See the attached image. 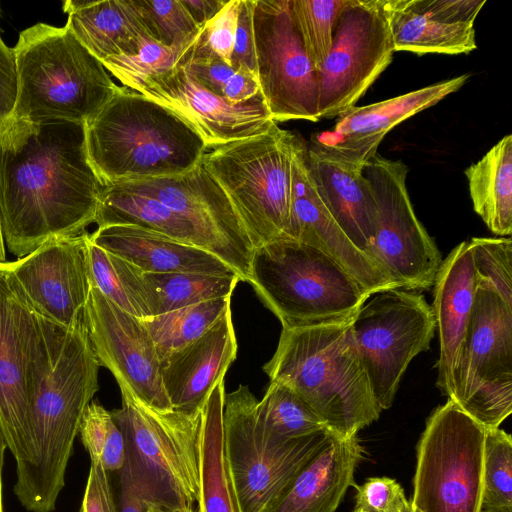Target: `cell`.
Returning a JSON list of instances; mask_svg holds the SVG:
<instances>
[{"mask_svg": "<svg viewBox=\"0 0 512 512\" xmlns=\"http://www.w3.org/2000/svg\"><path fill=\"white\" fill-rule=\"evenodd\" d=\"M103 188L87 157L83 123L12 118L0 130V228L12 255L84 233L95 223Z\"/></svg>", "mask_w": 512, "mask_h": 512, "instance_id": "cell-1", "label": "cell"}, {"mask_svg": "<svg viewBox=\"0 0 512 512\" xmlns=\"http://www.w3.org/2000/svg\"><path fill=\"white\" fill-rule=\"evenodd\" d=\"M99 368L85 323L68 330L33 397L30 458L16 465L14 493L29 512L55 509L82 417L99 389Z\"/></svg>", "mask_w": 512, "mask_h": 512, "instance_id": "cell-2", "label": "cell"}, {"mask_svg": "<svg viewBox=\"0 0 512 512\" xmlns=\"http://www.w3.org/2000/svg\"><path fill=\"white\" fill-rule=\"evenodd\" d=\"M352 318L282 328L263 366L270 382L293 390L341 438L356 436L382 411L356 348Z\"/></svg>", "mask_w": 512, "mask_h": 512, "instance_id": "cell-3", "label": "cell"}, {"mask_svg": "<svg viewBox=\"0 0 512 512\" xmlns=\"http://www.w3.org/2000/svg\"><path fill=\"white\" fill-rule=\"evenodd\" d=\"M84 126L87 157L104 186L182 174L208 149L179 116L124 86Z\"/></svg>", "mask_w": 512, "mask_h": 512, "instance_id": "cell-4", "label": "cell"}, {"mask_svg": "<svg viewBox=\"0 0 512 512\" xmlns=\"http://www.w3.org/2000/svg\"><path fill=\"white\" fill-rule=\"evenodd\" d=\"M13 51L14 119L85 124L121 88L66 26L36 23L20 32Z\"/></svg>", "mask_w": 512, "mask_h": 512, "instance_id": "cell-5", "label": "cell"}, {"mask_svg": "<svg viewBox=\"0 0 512 512\" xmlns=\"http://www.w3.org/2000/svg\"><path fill=\"white\" fill-rule=\"evenodd\" d=\"M122 394L111 411L124 439L120 478L147 505L193 509L199 494L202 408L160 411Z\"/></svg>", "mask_w": 512, "mask_h": 512, "instance_id": "cell-6", "label": "cell"}, {"mask_svg": "<svg viewBox=\"0 0 512 512\" xmlns=\"http://www.w3.org/2000/svg\"><path fill=\"white\" fill-rule=\"evenodd\" d=\"M248 282L282 328L351 318L370 296L329 255L291 238L253 249Z\"/></svg>", "mask_w": 512, "mask_h": 512, "instance_id": "cell-7", "label": "cell"}, {"mask_svg": "<svg viewBox=\"0 0 512 512\" xmlns=\"http://www.w3.org/2000/svg\"><path fill=\"white\" fill-rule=\"evenodd\" d=\"M295 137L275 122L203 156L204 168L228 196L254 248L289 238Z\"/></svg>", "mask_w": 512, "mask_h": 512, "instance_id": "cell-8", "label": "cell"}, {"mask_svg": "<svg viewBox=\"0 0 512 512\" xmlns=\"http://www.w3.org/2000/svg\"><path fill=\"white\" fill-rule=\"evenodd\" d=\"M66 332L33 309L8 263L0 264V422L16 465L30 458L31 404Z\"/></svg>", "mask_w": 512, "mask_h": 512, "instance_id": "cell-9", "label": "cell"}, {"mask_svg": "<svg viewBox=\"0 0 512 512\" xmlns=\"http://www.w3.org/2000/svg\"><path fill=\"white\" fill-rule=\"evenodd\" d=\"M257 403L247 385L224 399V455L238 512L268 508L331 432L289 441L271 437L257 422Z\"/></svg>", "mask_w": 512, "mask_h": 512, "instance_id": "cell-10", "label": "cell"}, {"mask_svg": "<svg viewBox=\"0 0 512 512\" xmlns=\"http://www.w3.org/2000/svg\"><path fill=\"white\" fill-rule=\"evenodd\" d=\"M486 428L455 402L427 419L417 445L410 504L418 512H479Z\"/></svg>", "mask_w": 512, "mask_h": 512, "instance_id": "cell-11", "label": "cell"}, {"mask_svg": "<svg viewBox=\"0 0 512 512\" xmlns=\"http://www.w3.org/2000/svg\"><path fill=\"white\" fill-rule=\"evenodd\" d=\"M351 327L374 398L386 410L411 360L430 347L436 331L432 306L420 293L382 290L362 304Z\"/></svg>", "mask_w": 512, "mask_h": 512, "instance_id": "cell-12", "label": "cell"}, {"mask_svg": "<svg viewBox=\"0 0 512 512\" xmlns=\"http://www.w3.org/2000/svg\"><path fill=\"white\" fill-rule=\"evenodd\" d=\"M450 400L486 429L512 412V306L486 286L476 285Z\"/></svg>", "mask_w": 512, "mask_h": 512, "instance_id": "cell-13", "label": "cell"}, {"mask_svg": "<svg viewBox=\"0 0 512 512\" xmlns=\"http://www.w3.org/2000/svg\"><path fill=\"white\" fill-rule=\"evenodd\" d=\"M363 174L377 205L376 227L369 257L396 288L427 290L442 263L434 240L418 220L406 185L408 167L401 160L376 153Z\"/></svg>", "mask_w": 512, "mask_h": 512, "instance_id": "cell-14", "label": "cell"}, {"mask_svg": "<svg viewBox=\"0 0 512 512\" xmlns=\"http://www.w3.org/2000/svg\"><path fill=\"white\" fill-rule=\"evenodd\" d=\"M395 52L387 0H347L319 70V116L343 115L364 96Z\"/></svg>", "mask_w": 512, "mask_h": 512, "instance_id": "cell-15", "label": "cell"}, {"mask_svg": "<svg viewBox=\"0 0 512 512\" xmlns=\"http://www.w3.org/2000/svg\"><path fill=\"white\" fill-rule=\"evenodd\" d=\"M257 81L274 122H318L319 72L310 62L290 10V0H254Z\"/></svg>", "mask_w": 512, "mask_h": 512, "instance_id": "cell-16", "label": "cell"}, {"mask_svg": "<svg viewBox=\"0 0 512 512\" xmlns=\"http://www.w3.org/2000/svg\"><path fill=\"white\" fill-rule=\"evenodd\" d=\"M118 184L154 197L181 215L193 228L200 248L248 282L254 247L228 196L202 161L179 175Z\"/></svg>", "mask_w": 512, "mask_h": 512, "instance_id": "cell-17", "label": "cell"}, {"mask_svg": "<svg viewBox=\"0 0 512 512\" xmlns=\"http://www.w3.org/2000/svg\"><path fill=\"white\" fill-rule=\"evenodd\" d=\"M86 330L100 366L116 379L121 393L155 410H172L161 360L143 321L91 287L84 313Z\"/></svg>", "mask_w": 512, "mask_h": 512, "instance_id": "cell-18", "label": "cell"}, {"mask_svg": "<svg viewBox=\"0 0 512 512\" xmlns=\"http://www.w3.org/2000/svg\"><path fill=\"white\" fill-rule=\"evenodd\" d=\"M88 233L55 238L32 253L7 262L33 309L72 330L84 322L91 289L86 243Z\"/></svg>", "mask_w": 512, "mask_h": 512, "instance_id": "cell-19", "label": "cell"}, {"mask_svg": "<svg viewBox=\"0 0 512 512\" xmlns=\"http://www.w3.org/2000/svg\"><path fill=\"white\" fill-rule=\"evenodd\" d=\"M137 92L184 120L207 148L254 136L275 123L260 93L245 102L230 103L196 82L180 65L149 78Z\"/></svg>", "mask_w": 512, "mask_h": 512, "instance_id": "cell-20", "label": "cell"}, {"mask_svg": "<svg viewBox=\"0 0 512 512\" xmlns=\"http://www.w3.org/2000/svg\"><path fill=\"white\" fill-rule=\"evenodd\" d=\"M377 150L337 140L312 141L306 152L308 169L320 198L350 241L368 256L377 205L363 169Z\"/></svg>", "mask_w": 512, "mask_h": 512, "instance_id": "cell-21", "label": "cell"}, {"mask_svg": "<svg viewBox=\"0 0 512 512\" xmlns=\"http://www.w3.org/2000/svg\"><path fill=\"white\" fill-rule=\"evenodd\" d=\"M306 152L307 143L296 135L292 158L289 238L322 250L370 295L395 289L388 275L350 241L328 211L310 175Z\"/></svg>", "mask_w": 512, "mask_h": 512, "instance_id": "cell-22", "label": "cell"}, {"mask_svg": "<svg viewBox=\"0 0 512 512\" xmlns=\"http://www.w3.org/2000/svg\"><path fill=\"white\" fill-rule=\"evenodd\" d=\"M237 341L231 309L201 337L161 361L162 380L172 408L201 409L235 360Z\"/></svg>", "mask_w": 512, "mask_h": 512, "instance_id": "cell-23", "label": "cell"}, {"mask_svg": "<svg viewBox=\"0 0 512 512\" xmlns=\"http://www.w3.org/2000/svg\"><path fill=\"white\" fill-rule=\"evenodd\" d=\"M433 313L439 337L437 387L451 399L475 298V274L469 242L442 260L434 283Z\"/></svg>", "mask_w": 512, "mask_h": 512, "instance_id": "cell-24", "label": "cell"}, {"mask_svg": "<svg viewBox=\"0 0 512 512\" xmlns=\"http://www.w3.org/2000/svg\"><path fill=\"white\" fill-rule=\"evenodd\" d=\"M357 435L329 433L323 445L301 467L278 498L263 512H335L363 458Z\"/></svg>", "mask_w": 512, "mask_h": 512, "instance_id": "cell-25", "label": "cell"}, {"mask_svg": "<svg viewBox=\"0 0 512 512\" xmlns=\"http://www.w3.org/2000/svg\"><path fill=\"white\" fill-rule=\"evenodd\" d=\"M65 26L98 60L135 54L143 43L157 39L143 0H67Z\"/></svg>", "mask_w": 512, "mask_h": 512, "instance_id": "cell-26", "label": "cell"}, {"mask_svg": "<svg viewBox=\"0 0 512 512\" xmlns=\"http://www.w3.org/2000/svg\"><path fill=\"white\" fill-rule=\"evenodd\" d=\"M90 240L146 273L238 276L222 260L198 246L136 226L98 227L90 234Z\"/></svg>", "mask_w": 512, "mask_h": 512, "instance_id": "cell-27", "label": "cell"}, {"mask_svg": "<svg viewBox=\"0 0 512 512\" xmlns=\"http://www.w3.org/2000/svg\"><path fill=\"white\" fill-rule=\"evenodd\" d=\"M469 77V73L462 74L381 102L355 106L338 117L334 131L339 140L379 147L396 125L458 91Z\"/></svg>", "mask_w": 512, "mask_h": 512, "instance_id": "cell-28", "label": "cell"}, {"mask_svg": "<svg viewBox=\"0 0 512 512\" xmlns=\"http://www.w3.org/2000/svg\"><path fill=\"white\" fill-rule=\"evenodd\" d=\"M474 211L501 237L512 232V135L499 140L465 171Z\"/></svg>", "mask_w": 512, "mask_h": 512, "instance_id": "cell-29", "label": "cell"}, {"mask_svg": "<svg viewBox=\"0 0 512 512\" xmlns=\"http://www.w3.org/2000/svg\"><path fill=\"white\" fill-rule=\"evenodd\" d=\"M224 379L202 407L198 512H238L224 455Z\"/></svg>", "mask_w": 512, "mask_h": 512, "instance_id": "cell-30", "label": "cell"}, {"mask_svg": "<svg viewBox=\"0 0 512 512\" xmlns=\"http://www.w3.org/2000/svg\"><path fill=\"white\" fill-rule=\"evenodd\" d=\"M95 223L98 227L136 226L200 247L193 228L181 215L158 199L118 183L102 189Z\"/></svg>", "mask_w": 512, "mask_h": 512, "instance_id": "cell-31", "label": "cell"}, {"mask_svg": "<svg viewBox=\"0 0 512 512\" xmlns=\"http://www.w3.org/2000/svg\"><path fill=\"white\" fill-rule=\"evenodd\" d=\"M387 11L395 51L458 55L477 47L474 26L440 22L415 10L410 0H387Z\"/></svg>", "mask_w": 512, "mask_h": 512, "instance_id": "cell-32", "label": "cell"}, {"mask_svg": "<svg viewBox=\"0 0 512 512\" xmlns=\"http://www.w3.org/2000/svg\"><path fill=\"white\" fill-rule=\"evenodd\" d=\"M86 256L91 287L141 320L152 316L142 271L93 243L90 234L86 243Z\"/></svg>", "mask_w": 512, "mask_h": 512, "instance_id": "cell-33", "label": "cell"}, {"mask_svg": "<svg viewBox=\"0 0 512 512\" xmlns=\"http://www.w3.org/2000/svg\"><path fill=\"white\" fill-rule=\"evenodd\" d=\"M142 279L149 294L152 316L212 299L231 297L240 281L236 275L199 273L142 272Z\"/></svg>", "mask_w": 512, "mask_h": 512, "instance_id": "cell-34", "label": "cell"}, {"mask_svg": "<svg viewBox=\"0 0 512 512\" xmlns=\"http://www.w3.org/2000/svg\"><path fill=\"white\" fill-rule=\"evenodd\" d=\"M230 298H218L182 307L142 320L160 360L194 342L230 308Z\"/></svg>", "mask_w": 512, "mask_h": 512, "instance_id": "cell-35", "label": "cell"}, {"mask_svg": "<svg viewBox=\"0 0 512 512\" xmlns=\"http://www.w3.org/2000/svg\"><path fill=\"white\" fill-rule=\"evenodd\" d=\"M257 422L269 436L294 440L328 430L324 421L289 387L270 382L256 407Z\"/></svg>", "mask_w": 512, "mask_h": 512, "instance_id": "cell-36", "label": "cell"}, {"mask_svg": "<svg viewBox=\"0 0 512 512\" xmlns=\"http://www.w3.org/2000/svg\"><path fill=\"white\" fill-rule=\"evenodd\" d=\"M178 65L204 88L230 103H242L260 93L257 77L222 61L201 42L200 32Z\"/></svg>", "mask_w": 512, "mask_h": 512, "instance_id": "cell-37", "label": "cell"}, {"mask_svg": "<svg viewBox=\"0 0 512 512\" xmlns=\"http://www.w3.org/2000/svg\"><path fill=\"white\" fill-rule=\"evenodd\" d=\"M347 0H290V10L304 50L319 72L332 43L338 17Z\"/></svg>", "mask_w": 512, "mask_h": 512, "instance_id": "cell-38", "label": "cell"}, {"mask_svg": "<svg viewBox=\"0 0 512 512\" xmlns=\"http://www.w3.org/2000/svg\"><path fill=\"white\" fill-rule=\"evenodd\" d=\"M479 512H512V439L500 428L486 429Z\"/></svg>", "mask_w": 512, "mask_h": 512, "instance_id": "cell-39", "label": "cell"}, {"mask_svg": "<svg viewBox=\"0 0 512 512\" xmlns=\"http://www.w3.org/2000/svg\"><path fill=\"white\" fill-rule=\"evenodd\" d=\"M194 40L167 46L149 38L135 54L110 57L101 63L124 87L137 91L149 78L176 67Z\"/></svg>", "mask_w": 512, "mask_h": 512, "instance_id": "cell-40", "label": "cell"}, {"mask_svg": "<svg viewBox=\"0 0 512 512\" xmlns=\"http://www.w3.org/2000/svg\"><path fill=\"white\" fill-rule=\"evenodd\" d=\"M469 248L475 284L493 289L512 306V241L510 237H473Z\"/></svg>", "mask_w": 512, "mask_h": 512, "instance_id": "cell-41", "label": "cell"}, {"mask_svg": "<svg viewBox=\"0 0 512 512\" xmlns=\"http://www.w3.org/2000/svg\"><path fill=\"white\" fill-rule=\"evenodd\" d=\"M79 435L91 460L108 471H119L124 463V439L111 411L91 402L82 417Z\"/></svg>", "mask_w": 512, "mask_h": 512, "instance_id": "cell-42", "label": "cell"}, {"mask_svg": "<svg viewBox=\"0 0 512 512\" xmlns=\"http://www.w3.org/2000/svg\"><path fill=\"white\" fill-rule=\"evenodd\" d=\"M157 39L164 45L192 42L201 27L194 21L181 0H143Z\"/></svg>", "mask_w": 512, "mask_h": 512, "instance_id": "cell-43", "label": "cell"}, {"mask_svg": "<svg viewBox=\"0 0 512 512\" xmlns=\"http://www.w3.org/2000/svg\"><path fill=\"white\" fill-rule=\"evenodd\" d=\"M402 486L389 477L368 478L357 487L353 512H411Z\"/></svg>", "mask_w": 512, "mask_h": 512, "instance_id": "cell-44", "label": "cell"}, {"mask_svg": "<svg viewBox=\"0 0 512 512\" xmlns=\"http://www.w3.org/2000/svg\"><path fill=\"white\" fill-rule=\"evenodd\" d=\"M241 0H228L200 30V40L222 61L231 66Z\"/></svg>", "mask_w": 512, "mask_h": 512, "instance_id": "cell-45", "label": "cell"}, {"mask_svg": "<svg viewBox=\"0 0 512 512\" xmlns=\"http://www.w3.org/2000/svg\"><path fill=\"white\" fill-rule=\"evenodd\" d=\"M412 7L440 22L474 26L485 0H410Z\"/></svg>", "mask_w": 512, "mask_h": 512, "instance_id": "cell-46", "label": "cell"}, {"mask_svg": "<svg viewBox=\"0 0 512 512\" xmlns=\"http://www.w3.org/2000/svg\"><path fill=\"white\" fill-rule=\"evenodd\" d=\"M254 0H241L236 36L231 55V67L257 77L254 31Z\"/></svg>", "mask_w": 512, "mask_h": 512, "instance_id": "cell-47", "label": "cell"}, {"mask_svg": "<svg viewBox=\"0 0 512 512\" xmlns=\"http://www.w3.org/2000/svg\"><path fill=\"white\" fill-rule=\"evenodd\" d=\"M79 512H118L109 482L108 471L98 460H91Z\"/></svg>", "mask_w": 512, "mask_h": 512, "instance_id": "cell-48", "label": "cell"}, {"mask_svg": "<svg viewBox=\"0 0 512 512\" xmlns=\"http://www.w3.org/2000/svg\"><path fill=\"white\" fill-rule=\"evenodd\" d=\"M17 95V72L13 48L0 35V130L12 119Z\"/></svg>", "mask_w": 512, "mask_h": 512, "instance_id": "cell-49", "label": "cell"}, {"mask_svg": "<svg viewBox=\"0 0 512 512\" xmlns=\"http://www.w3.org/2000/svg\"><path fill=\"white\" fill-rule=\"evenodd\" d=\"M194 21L202 27L227 3L224 0H181Z\"/></svg>", "mask_w": 512, "mask_h": 512, "instance_id": "cell-50", "label": "cell"}, {"mask_svg": "<svg viewBox=\"0 0 512 512\" xmlns=\"http://www.w3.org/2000/svg\"><path fill=\"white\" fill-rule=\"evenodd\" d=\"M120 503L118 512H146L148 505L139 498L130 485L120 478Z\"/></svg>", "mask_w": 512, "mask_h": 512, "instance_id": "cell-51", "label": "cell"}, {"mask_svg": "<svg viewBox=\"0 0 512 512\" xmlns=\"http://www.w3.org/2000/svg\"><path fill=\"white\" fill-rule=\"evenodd\" d=\"M6 439L0 422V512H3V496H2V467L5 451L7 449Z\"/></svg>", "mask_w": 512, "mask_h": 512, "instance_id": "cell-52", "label": "cell"}, {"mask_svg": "<svg viewBox=\"0 0 512 512\" xmlns=\"http://www.w3.org/2000/svg\"><path fill=\"white\" fill-rule=\"evenodd\" d=\"M146 512H198V510L194 511L193 509H184V510H166L156 506L148 505Z\"/></svg>", "mask_w": 512, "mask_h": 512, "instance_id": "cell-53", "label": "cell"}, {"mask_svg": "<svg viewBox=\"0 0 512 512\" xmlns=\"http://www.w3.org/2000/svg\"><path fill=\"white\" fill-rule=\"evenodd\" d=\"M5 262H7L6 261V248H5V243H4V239H3L1 228H0V264H3Z\"/></svg>", "mask_w": 512, "mask_h": 512, "instance_id": "cell-54", "label": "cell"}, {"mask_svg": "<svg viewBox=\"0 0 512 512\" xmlns=\"http://www.w3.org/2000/svg\"><path fill=\"white\" fill-rule=\"evenodd\" d=\"M411 507H412V506H411ZM411 512H418V511L412 508V509H411Z\"/></svg>", "mask_w": 512, "mask_h": 512, "instance_id": "cell-55", "label": "cell"}]
</instances>
